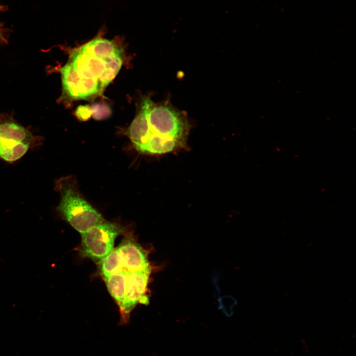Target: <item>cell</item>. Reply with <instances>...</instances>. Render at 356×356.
Segmentation results:
<instances>
[{
  "instance_id": "cell-7",
  "label": "cell",
  "mask_w": 356,
  "mask_h": 356,
  "mask_svg": "<svg viewBox=\"0 0 356 356\" xmlns=\"http://www.w3.org/2000/svg\"><path fill=\"white\" fill-rule=\"evenodd\" d=\"M110 57H97L77 48L71 52L68 62L80 77L97 81L102 89L101 80L106 70L107 60Z\"/></svg>"
},
{
  "instance_id": "cell-10",
  "label": "cell",
  "mask_w": 356,
  "mask_h": 356,
  "mask_svg": "<svg viewBox=\"0 0 356 356\" xmlns=\"http://www.w3.org/2000/svg\"><path fill=\"white\" fill-rule=\"evenodd\" d=\"M88 54L101 58L114 55L121 48L114 41L97 37L78 47Z\"/></svg>"
},
{
  "instance_id": "cell-12",
  "label": "cell",
  "mask_w": 356,
  "mask_h": 356,
  "mask_svg": "<svg viewBox=\"0 0 356 356\" xmlns=\"http://www.w3.org/2000/svg\"><path fill=\"white\" fill-rule=\"evenodd\" d=\"M99 265L103 279L125 269L122 257L117 247L113 248Z\"/></svg>"
},
{
  "instance_id": "cell-9",
  "label": "cell",
  "mask_w": 356,
  "mask_h": 356,
  "mask_svg": "<svg viewBox=\"0 0 356 356\" xmlns=\"http://www.w3.org/2000/svg\"><path fill=\"white\" fill-rule=\"evenodd\" d=\"M151 100L143 101L141 110L132 122L127 133L135 149L145 143L150 136L147 111Z\"/></svg>"
},
{
  "instance_id": "cell-13",
  "label": "cell",
  "mask_w": 356,
  "mask_h": 356,
  "mask_svg": "<svg viewBox=\"0 0 356 356\" xmlns=\"http://www.w3.org/2000/svg\"><path fill=\"white\" fill-rule=\"evenodd\" d=\"M91 116L96 120H100L108 118L111 114L110 107L103 103H95L90 106Z\"/></svg>"
},
{
  "instance_id": "cell-3",
  "label": "cell",
  "mask_w": 356,
  "mask_h": 356,
  "mask_svg": "<svg viewBox=\"0 0 356 356\" xmlns=\"http://www.w3.org/2000/svg\"><path fill=\"white\" fill-rule=\"evenodd\" d=\"M42 142V138L14 121H0V160L13 163Z\"/></svg>"
},
{
  "instance_id": "cell-2",
  "label": "cell",
  "mask_w": 356,
  "mask_h": 356,
  "mask_svg": "<svg viewBox=\"0 0 356 356\" xmlns=\"http://www.w3.org/2000/svg\"><path fill=\"white\" fill-rule=\"evenodd\" d=\"M55 189L61 198L57 211L81 234L104 221L101 214L81 196L72 177L57 179Z\"/></svg>"
},
{
  "instance_id": "cell-4",
  "label": "cell",
  "mask_w": 356,
  "mask_h": 356,
  "mask_svg": "<svg viewBox=\"0 0 356 356\" xmlns=\"http://www.w3.org/2000/svg\"><path fill=\"white\" fill-rule=\"evenodd\" d=\"M124 231L120 225L105 221L94 225L81 234L80 255L99 265L113 249L116 238Z\"/></svg>"
},
{
  "instance_id": "cell-1",
  "label": "cell",
  "mask_w": 356,
  "mask_h": 356,
  "mask_svg": "<svg viewBox=\"0 0 356 356\" xmlns=\"http://www.w3.org/2000/svg\"><path fill=\"white\" fill-rule=\"evenodd\" d=\"M150 136L136 150L146 154H162L185 146L189 126L185 116L167 105H153L147 111Z\"/></svg>"
},
{
  "instance_id": "cell-5",
  "label": "cell",
  "mask_w": 356,
  "mask_h": 356,
  "mask_svg": "<svg viewBox=\"0 0 356 356\" xmlns=\"http://www.w3.org/2000/svg\"><path fill=\"white\" fill-rule=\"evenodd\" d=\"M61 75L64 99H88L102 92L99 84L95 81L80 77L68 62L59 69Z\"/></svg>"
},
{
  "instance_id": "cell-14",
  "label": "cell",
  "mask_w": 356,
  "mask_h": 356,
  "mask_svg": "<svg viewBox=\"0 0 356 356\" xmlns=\"http://www.w3.org/2000/svg\"><path fill=\"white\" fill-rule=\"evenodd\" d=\"M77 117L81 121H86L91 116V110L90 106L80 105L75 112Z\"/></svg>"
},
{
  "instance_id": "cell-6",
  "label": "cell",
  "mask_w": 356,
  "mask_h": 356,
  "mask_svg": "<svg viewBox=\"0 0 356 356\" xmlns=\"http://www.w3.org/2000/svg\"><path fill=\"white\" fill-rule=\"evenodd\" d=\"M151 271L150 265L143 269L133 271H128L126 292L120 309L121 315V324H126L128 323L131 312L140 299L145 295Z\"/></svg>"
},
{
  "instance_id": "cell-8",
  "label": "cell",
  "mask_w": 356,
  "mask_h": 356,
  "mask_svg": "<svg viewBox=\"0 0 356 356\" xmlns=\"http://www.w3.org/2000/svg\"><path fill=\"white\" fill-rule=\"evenodd\" d=\"M117 248L122 257L125 269L127 271H133L150 266L146 252L131 234L124 236Z\"/></svg>"
},
{
  "instance_id": "cell-11",
  "label": "cell",
  "mask_w": 356,
  "mask_h": 356,
  "mask_svg": "<svg viewBox=\"0 0 356 356\" xmlns=\"http://www.w3.org/2000/svg\"><path fill=\"white\" fill-rule=\"evenodd\" d=\"M128 275V271L124 269L103 279L109 293L119 309L122 306L126 294Z\"/></svg>"
}]
</instances>
